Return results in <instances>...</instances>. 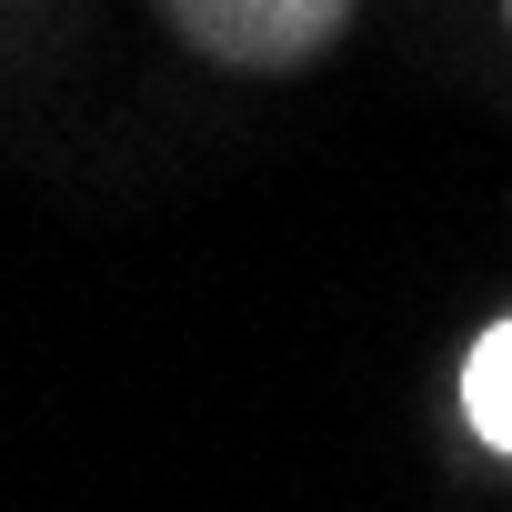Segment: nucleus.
<instances>
[{"label": "nucleus", "mask_w": 512, "mask_h": 512, "mask_svg": "<svg viewBox=\"0 0 512 512\" xmlns=\"http://www.w3.org/2000/svg\"><path fill=\"white\" fill-rule=\"evenodd\" d=\"M171 31L231 71H302L342 41L352 0H161Z\"/></svg>", "instance_id": "obj_1"}, {"label": "nucleus", "mask_w": 512, "mask_h": 512, "mask_svg": "<svg viewBox=\"0 0 512 512\" xmlns=\"http://www.w3.org/2000/svg\"><path fill=\"white\" fill-rule=\"evenodd\" d=\"M462 422H472L492 452H512V322H492V332L472 342V362H462Z\"/></svg>", "instance_id": "obj_2"}, {"label": "nucleus", "mask_w": 512, "mask_h": 512, "mask_svg": "<svg viewBox=\"0 0 512 512\" xmlns=\"http://www.w3.org/2000/svg\"><path fill=\"white\" fill-rule=\"evenodd\" d=\"M502 11H512V0H502Z\"/></svg>", "instance_id": "obj_3"}]
</instances>
